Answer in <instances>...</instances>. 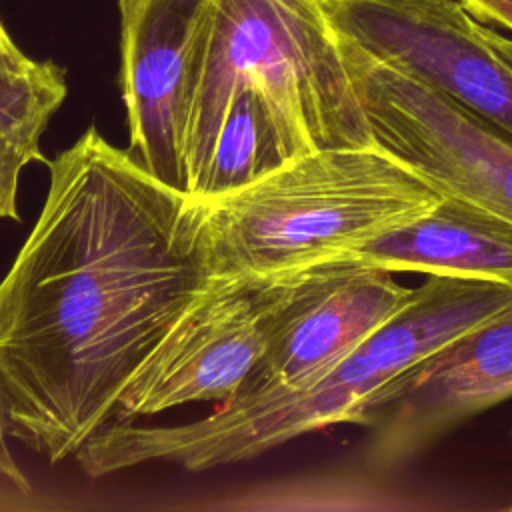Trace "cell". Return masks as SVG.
<instances>
[{"label":"cell","instance_id":"cell-6","mask_svg":"<svg viewBox=\"0 0 512 512\" xmlns=\"http://www.w3.org/2000/svg\"><path fill=\"white\" fill-rule=\"evenodd\" d=\"M268 338L266 274L210 276L128 382L116 420L240 396L262 368Z\"/></svg>","mask_w":512,"mask_h":512},{"label":"cell","instance_id":"cell-14","mask_svg":"<svg viewBox=\"0 0 512 512\" xmlns=\"http://www.w3.org/2000/svg\"><path fill=\"white\" fill-rule=\"evenodd\" d=\"M10 430H8V418L6 408L0 396V488L6 492H12L16 496H30L32 486L24 474V470L18 466L12 450H10Z\"/></svg>","mask_w":512,"mask_h":512},{"label":"cell","instance_id":"cell-1","mask_svg":"<svg viewBox=\"0 0 512 512\" xmlns=\"http://www.w3.org/2000/svg\"><path fill=\"white\" fill-rule=\"evenodd\" d=\"M48 194L0 282L10 438L60 464L108 422L208 282L188 194L88 128L46 162Z\"/></svg>","mask_w":512,"mask_h":512},{"label":"cell","instance_id":"cell-9","mask_svg":"<svg viewBox=\"0 0 512 512\" xmlns=\"http://www.w3.org/2000/svg\"><path fill=\"white\" fill-rule=\"evenodd\" d=\"M214 0H118L122 98L132 156L188 194L186 132Z\"/></svg>","mask_w":512,"mask_h":512},{"label":"cell","instance_id":"cell-5","mask_svg":"<svg viewBox=\"0 0 512 512\" xmlns=\"http://www.w3.org/2000/svg\"><path fill=\"white\" fill-rule=\"evenodd\" d=\"M344 48L372 144L442 194L512 220V136L348 38Z\"/></svg>","mask_w":512,"mask_h":512},{"label":"cell","instance_id":"cell-15","mask_svg":"<svg viewBox=\"0 0 512 512\" xmlns=\"http://www.w3.org/2000/svg\"><path fill=\"white\" fill-rule=\"evenodd\" d=\"M460 2L478 22L498 24L512 32V0H460Z\"/></svg>","mask_w":512,"mask_h":512},{"label":"cell","instance_id":"cell-11","mask_svg":"<svg viewBox=\"0 0 512 512\" xmlns=\"http://www.w3.org/2000/svg\"><path fill=\"white\" fill-rule=\"evenodd\" d=\"M388 272L496 282L512 288V220L454 194L422 216L342 254Z\"/></svg>","mask_w":512,"mask_h":512},{"label":"cell","instance_id":"cell-7","mask_svg":"<svg viewBox=\"0 0 512 512\" xmlns=\"http://www.w3.org/2000/svg\"><path fill=\"white\" fill-rule=\"evenodd\" d=\"M334 28L512 136V66L460 0H322Z\"/></svg>","mask_w":512,"mask_h":512},{"label":"cell","instance_id":"cell-12","mask_svg":"<svg viewBox=\"0 0 512 512\" xmlns=\"http://www.w3.org/2000/svg\"><path fill=\"white\" fill-rule=\"evenodd\" d=\"M66 94V70L52 60L0 68V220H20V174L32 162H48L40 140Z\"/></svg>","mask_w":512,"mask_h":512},{"label":"cell","instance_id":"cell-3","mask_svg":"<svg viewBox=\"0 0 512 512\" xmlns=\"http://www.w3.org/2000/svg\"><path fill=\"white\" fill-rule=\"evenodd\" d=\"M188 200L208 276H262L348 254L442 192L370 144L314 150L246 188Z\"/></svg>","mask_w":512,"mask_h":512},{"label":"cell","instance_id":"cell-8","mask_svg":"<svg viewBox=\"0 0 512 512\" xmlns=\"http://www.w3.org/2000/svg\"><path fill=\"white\" fill-rule=\"evenodd\" d=\"M266 282L268 352L248 390L312 384L394 316L412 294L392 272L342 254L266 274Z\"/></svg>","mask_w":512,"mask_h":512},{"label":"cell","instance_id":"cell-16","mask_svg":"<svg viewBox=\"0 0 512 512\" xmlns=\"http://www.w3.org/2000/svg\"><path fill=\"white\" fill-rule=\"evenodd\" d=\"M34 60L28 58L12 40L6 26L0 22V68L4 70H24Z\"/></svg>","mask_w":512,"mask_h":512},{"label":"cell","instance_id":"cell-13","mask_svg":"<svg viewBox=\"0 0 512 512\" xmlns=\"http://www.w3.org/2000/svg\"><path fill=\"white\" fill-rule=\"evenodd\" d=\"M292 158L286 132L264 94L244 88L222 120L190 198H212L246 188Z\"/></svg>","mask_w":512,"mask_h":512},{"label":"cell","instance_id":"cell-10","mask_svg":"<svg viewBox=\"0 0 512 512\" xmlns=\"http://www.w3.org/2000/svg\"><path fill=\"white\" fill-rule=\"evenodd\" d=\"M512 398V306L470 328L414 370L372 410L368 454L398 466L472 416Z\"/></svg>","mask_w":512,"mask_h":512},{"label":"cell","instance_id":"cell-2","mask_svg":"<svg viewBox=\"0 0 512 512\" xmlns=\"http://www.w3.org/2000/svg\"><path fill=\"white\" fill-rule=\"evenodd\" d=\"M508 306L510 286L426 276L394 316L312 384L254 388L206 418L174 426L112 420L78 450V464L90 478L154 462L204 472L334 424L366 426L378 402L414 370Z\"/></svg>","mask_w":512,"mask_h":512},{"label":"cell","instance_id":"cell-18","mask_svg":"<svg viewBox=\"0 0 512 512\" xmlns=\"http://www.w3.org/2000/svg\"><path fill=\"white\" fill-rule=\"evenodd\" d=\"M510 510H512V506H510Z\"/></svg>","mask_w":512,"mask_h":512},{"label":"cell","instance_id":"cell-17","mask_svg":"<svg viewBox=\"0 0 512 512\" xmlns=\"http://www.w3.org/2000/svg\"><path fill=\"white\" fill-rule=\"evenodd\" d=\"M484 36L494 46V50L512 66V38H506L488 26H484Z\"/></svg>","mask_w":512,"mask_h":512},{"label":"cell","instance_id":"cell-4","mask_svg":"<svg viewBox=\"0 0 512 512\" xmlns=\"http://www.w3.org/2000/svg\"><path fill=\"white\" fill-rule=\"evenodd\" d=\"M244 88L264 94L294 158L372 144L344 38L322 0H214L186 132L188 196Z\"/></svg>","mask_w":512,"mask_h":512}]
</instances>
